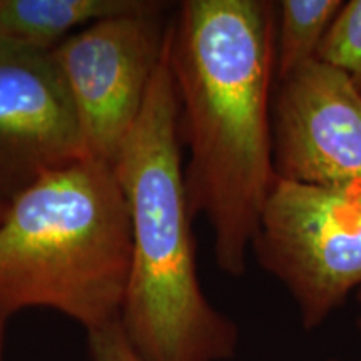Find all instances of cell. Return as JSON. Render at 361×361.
Segmentation results:
<instances>
[{
	"mask_svg": "<svg viewBox=\"0 0 361 361\" xmlns=\"http://www.w3.org/2000/svg\"><path fill=\"white\" fill-rule=\"evenodd\" d=\"M276 19V2L184 0L168 24L189 211L206 219L216 264L234 278L246 274L278 179L271 126Z\"/></svg>",
	"mask_w": 361,
	"mask_h": 361,
	"instance_id": "6da1fadb",
	"label": "cell"
},
{
	"mask_svg": "<svg viewBox=\"0 0 361 361\" xmlns=\"http://www.w3.org/2000/svg\"><path fill=\"white\" fill-rule=\"evenodd\" d=\"M178 114L164 45L141 116L112 162L130 221L119 323L141 361H226L236 353L239 331L200 281Z\"/></svg>",
	"mask_w": 361,
	"mask_h": 361,
	"instance_id": "7a4b0ae2",
	"label": "cell"
},
{
	"mask_svg": "<svg viewBox=\"0 0 361 361\" xmlns=\"http://www.w3.org/2000/svg\"><path fill=\"white\" fill-rule=\"evenodd\" d=\"M130 266L128 202L111 164L40 176L0 218V324L45 308L94 331L119 319Z\"/></svg>",
	"mask_w": 361,
	"mask_h": 361,
	"instance_id": "3957f363",
	"label": "cell"
},
{
	"mask_svg": "<svg viewBox=\"0 0 361 361\" xmlns=\"http://www.w3.org/2000/svg\"><path fill=\"white\" fill-rule=\"evenodd\" d=\"M251 251L295 300L306 331L319 328L361 288V186L278 178Z\"/></svg>",
	"mask_w": 361,
	"mask_h": 361,
	"instance_id": "277c9868",
	"label": "cell"
},
{
	"mask_svg": "<svg viewBox=\"0 0 361 361\" xmlns=\"http://www.w3.org/2000/svg\"><path fill=\"white\" fill-rule=\"evenodd\" d=\"M164 4L106 17L51 52L79 128L84 159L111 164L146 102L164 56Z\"/></svg>",
	"mask_w": 361,
	"mask_h": 361,
	"instance_id": "5b68a950",
	"label": "cell"
},
{
	"mask_svg": "<svg viewBox=\"0 0 361 361\" xmlns=\"http://www.w3.org/2000/svg\"><path fill=\"white\" fill-rule=\"evenodd\" d=\"M276 82L271 126L278 178L361 186V94L348 75L313 59Z\"/></svg>",
	"mask_w": 361,
	"mask_h": 361,
	"instance_id": "8992f818",
	"label": "cell"
},
{
	"mask_svg": "<svg viewBox=\"0 0 361 361\" xmlns=\"http://www.w3.org/2000/svg\"><path fill=\"white\" fill-rule=\"evenodd\" d=\"M80 159L75 114L51 54L0 42V202Z\"/></svg>",
	"mask_w": 361,
	"mask_h": 361,
	"instance_id": "52a82bcc",
	"label": "cell"
},
{
	"mask_svg": "<svg viewBox=\"0 0 361 361\" xmlns=\"http://www.w3.org/2000/svg\"><path fill=\"white\" fill-rule=\"evenodd\" d=\"M149 0H0V42L51 54L69 35L106 17L146 7Z\"/></svg>",
	"mask_w": 361,
	"mask_h": 361,
	"instance_id": "ba28073f",
	"label": "cell"
},
{
	"mask_svg": "<svg viewBox=\"0 0 361 361\" xmlns=\"http://www.w3.org/2000/svg\"><path fill=\"white\" fill-rule=\"evenodd\" d=\"M276 19V80L318 56L341 0H281Z\"/></svg>",
	"mask_w": 361,
	"mask_h": 361,
	"instance_id": "9c48e42d",
	"label": "cell"
},
{
	"mask_svg": "<svg viewBox=\"0 0 361 361\" xmlns=\"http://www.w3.org/2000/svg\"><path fill=\"white\" fill-rule=\"evenodd\" d=\"M316 59L345 72L361 94V0L343 2Z\"/></svg>",
	"mask_w": 361,
	"mask_h": 361,
	"instance_id": "30bf717a",
	"label": "cell"
},
{
	"mask_svg": "<svg viewBox=\"0 0 361 361\" xmlns=\"http://www.w3.org/2000/svg\"><path fill=\"white\" fill-rule=\"evenodd\" d=\"M89 355L92 361H141L129 345L119 319L87 333Z\"/></svg>",
	"mask_w": 361,
	"mask_h": 361,
	"instance_id": "8fae6325",
	"label": "cell"
},
{
	"mask_svg": "<svg viewBox=\"0 0 361 361\" xmlns=\"http://www.w3.org/2000/svg\"><path fill=\"white\" fill-rule=\"evenodd\" d=\"M6 328L0 324V361H4V338H6Z\"/></svg>",
	"mask_w": 361,
	"mask_h": 361,
	"instance_id": "7c38bea8",
	"label": "cell"
},
{
	"mask_svg": "<svg viewBox=\"0 0 361 361\" xmlns=\"http://www.w3.org/2000/svg\"><path fill=\"white\" fill-rule=\"evenodd\" d=\"M6 207L7 204H2V202H0V218H2L4 213H6Z\"/></svg>",
	"mask_w": 361,
	"mask_h": 361,
	"instance_id": "4fadbf2b",
	"label": "cell"
},
{
	"mask_svg": "<svg viewBox=\"0 0 361 361\" xmlns=\"http://www.w3.org/2000/svg\"><path fill=\"white\" fill-rule=\"evenodd\" d=\"M358 331H360V340H361V318L358 319ZM360 361H361V355H360Z\"/></svg>",
	"mask_w": 361,
	"mask_h": 361,
	"instance_id": "5bb4252c",
	"label": "cell"
},
{
	"mask_svg": "<svg viewBox=\"0 0 361 361\" xmlns=\"http://www.w3.org/2000/svg\"><path fill=\"white\" fill-rule=\"evenodd\" d=\"M356 298H358V301L361 303V288H360L358 291H356Z\"/></svg>",
	"mask_w": 361,
	"mask_h": 361,
	"instance_id": "9a60e30c",
	"label": "cell"
},
{
	"mask_svg": "<svg viewBox=\"0 0 361 361\" xmlns=\"http://www.w3.org/2000/svg\"><path fill=\"white\" fill-rule=\"evenodd\" d=\"M333 361H335V360H333Z\"/></svg>",
	"mask_w": 361,
	"mask_h": 361,
	"instance_id": "2e32d148",
	"label": "cell"
}]
</instances>
